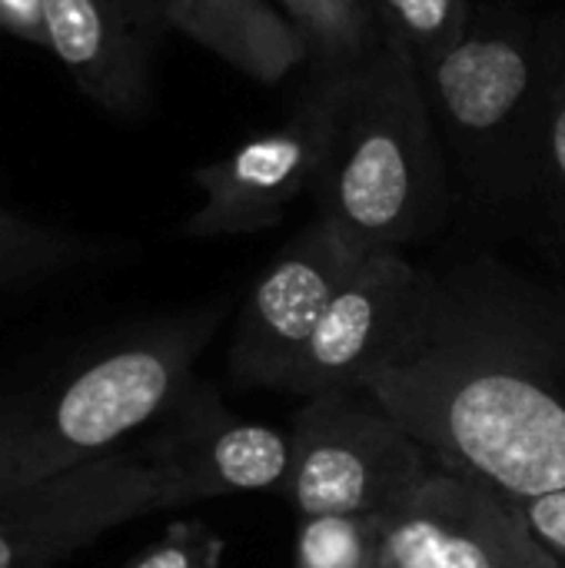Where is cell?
I'll return each mask as SVG.
<instances>
[{
    "mask_svg": "<svg viewBox=\"0 0 565 568\" xmlns=\"http://www.w3.org/2000/svg\"><path fill=\"white\" fill-rule=\"evenodd\" d=\"M316 193L320 213L363 253L400 250L446 210V143L423 70L386 37L363 63L340 70Z\"/></svg>",
    "mask_w": 565,
    "mask_h": 568,
    "instance_id": "6da1fadb",
    "label": "cell"
},
{
    "mask_svg": "<svg viewBox=\"0 0 565 568\" xmlns=\"http://www.w3.org/2000/svg\"><path fill=\"white\" fill-rule=\"evenodd\" d=\"M220 323L216 310L130 329L117 346L0 403V496L110 456L170 409Z\"/></svg>",
    "mask_w": 565,
    "mask_h": 568,
    "instance_id": "7a4b0ae2",
    "label": "cell"
},
{
    "mask_svg": "<svg viewBox=\"0 0 565 568\" xmlns=\"http://www.w3.org/2000/svg\"><path fill=\"white\" fill-rule=\"evenodd\" d=\"M363 393L433 459L509 499L565 489V403L513 366L403 349Z\"/></svg>",
    "mask_w": 565,
    "mask_h": 568,
    "instance_id": "3957f363",
    "label": "cell"
},
{
    "mask_svg": "<svg viewBox=\"0 0 565 568\" xmlns=\"http://www.w3.org/2000/svg\"><path fill=\"white\" fill-rule=\"evenodd\" d=\"M565 63V30L519 0H486L470 33L423 70L446 150L483 196H513L536 176L546 97Z\"/></svg>",
    "mask_w": 565,
    "mask_h": 568,
    "instance_id": "277c9868",
    "label": "cell"
},
{
    "mask_svg": "<svg viewBox=\"0 0 565 568\" xmlns=\"http://www.w3.org/2000/svg\"><path fill=\"white\" fill-rule=\"evenodd\" d=\"M433 466L373 396H313L293 426L290 503L306 516H380L400 503Z\"/></svg>",
    "mask_w": 565,
    "mask_h": 568,
    "instance_id": "5b68a950",
    "label": "cell"
},
{
    "mask_svg": "<svg viewBox=\"0 0 565 568\" xmlns=\"http://www.w3.org/2000/svg\"><path fill=\"white\" fill-rule=\"evenodd\" d=\"M196 503L167 449L150 459L110 453L0 496V568H50L113 526Z\"/></svg>",
    "mask_w": 565,
    "mask_h": 568,
    "instance_id": "8992f818",
    "label": "cell"
},
{
    "mask_svg": "<svg viewBox=\"0 0 565 568\" xmlns=\"http://www.w3.org/2000/svg\"><path fill=\"white\" fill-rule=\"evenodd\" d=\"M373 519L380 568H563L506 493L440 459Z\"/></svg>",
    "mask_w": 565,
    "mask_h": 568,
    "instance_id": "52a82bcc",
    "label": "cell"
},
{
    "mask_svg": "<svg viewBox=\"0 0 565 568\" xmlns=\"http://www.w3.org/2000/svg\"><path fill=\"white\" fill-rule=\"evenodd\" d=\"M340 73H323L300 103L270 130L243 140L223 160L196 166L193 186L203 193L200 210L183 223V236H250L276 226L290 203L303 196L326 163Z\"/></svg>",
    "mask_w": 565,
    "mask_h": 568,
    "instance_id": "ba28073f",
    "label": "cell"
},
{
    "mask_svg": "<svg viewBox=\"0 0 565 568\" xmlns=\"http://www.w3.org/2000/svg\"><path fill=\"white\" fill-rule=\"evenodd\" d=\"M363 253L330 216H316L250 286L230 346L240 386H290V376Z\"/></svg>",
    "mask_w": 565,
    "mask_h": 568,
    "instance_id": "9c48e42d",
    "label": "cell"
},
{
    "mask_svg": "<svg viewBox=\"0 0 565 568\" xmlns=\"http://www.w3.org/2000/svg\"><path fill=\"white\" fill-rule=\"evenodd\" d=\"M430 300L433 280L400 250L370 253L330 303L286 389L303 393L306 399L363 393L373 373L420 336Z\"/></svg>",
    "mask_w": 565,
    "mask_h": 568,
    "instance_id": "30bf717a",
    "label": "cell"
},
{
    "mask_svg": "<svg viewBox=\"0 0 565 568\" xmlns=\"http://www.w3.org/2000/svg\"><path fill=\"white\" fill-rule=\"evenodd\" d=\"M47 50L83 97L117 116L150 103L170 0H43Z\"/></svg>",
    "mask_w": 565,
    "mask_h": 568,
    "instance_id": "8fae6325",
    "label": "cell"
},
{
    "mask_svg": "<svg viewBox=\"0 0 565 568\" xmlns=\"http://www.w3.org/2000/svg\"><path fill=\"white\" fill-rule=\"evenodd\" d=\"M170 27L256 83H283L310 60L276 0H170Z\"/></svg>",
    "mask_w": 565,
    "mask_h": 568,
    "instance_id": "7c38bea8",
    "label": "cell"
},
{
    "mask_svg": "<svg viewBox=\"0 0 565 568\" xmlns=\"http://www.w3.org/2000/svg\"><path fill=\"white\" fill-rule=\"evenodd\" d=\"M196 499L226 493H276L290 486L293 439L256 423L190 429L163 443Z\"/></svg>",
    "mask_w": 565,
    "mask_h": 568,
    "instance_id": "4fadbf2b",
    "label": "cell"
},
{
    "mask_svg": "<svg viewBox=\"0 0 565 568\" xmlns=\"http://www.w3.org/2000/svg\"><path fill=\"white\" fill-rule=\"evenodd\" d=\"M276 7L303 33L310 60L323 73L350 70L383 43V30L366 0H276Z\"/></svg>",
    "mask_w": 565,
    "mask_h": 568,
    "instance_id": "5bb4252c",
    "label": "cell"
},
{
    "mask_svg": "<svg viewBox=\"0 0 565 568\" xmlns=\"http://www.w3.org/2000/svg\"><path fill=\"white\" fill-rule=\"evenodd\" d=\"M386 40L403 47L420 70L446 57L473 27L483 0H366Z\"/></svg>",
    "mask_w": 565,
    "mask_h": 568,
    "instance_id": "9a60e30c",
    "label": "cell"
},
{
    "mask_svg": "<svg viewBox=\"0 0 565 568\" xmlns=\"http://www.w3.org/2000/svg\"><path fill=\"white\" fill-rule=\"evenodd\" d=\"M90 253L70 233L53 226H40L0 206V286H20L33 280H47Z\"/></svg>",
    "mask_w": 565,
    "mask_h": 568,
    "instance_id": "2e32d148",
    "label": "cell"
},
{
    "mask_svg": "<svg viewBox=\"0 0 565 568\" xmlns=\"http://www.w3.org/2000/svg\"><path fill=\"white\" fill-rule=\"evenodd\" d=\"M293 568H380L373 516H306L296 532Z\"/></svg>",
    "mask_w": 565,
    "mask_h": 568,
    "instance_id": "e0dca14e",
    "label": "cell"
},
{
    "mask_svg": "<svg viewBox=\"0 0 565 568\" xmlns=\"http://www.w3.org/2000/svg\"><path fill=\"white\" fill-rule=\"evenodd\" d=\"M223 539L200 523H173L167 536L127 568H216Z\"/></svg>",
    "mask_w": 565,
    "mask_h": 568,
    "instance_id": "ac0fdd59",
    "label": "cell"
},
{
    "mask_svg": "<svg viewBox=\"0 0 565 568\" xmlns=\"http://www.w3.org/2000/svg\"><path fill=\"white\" fill-rule=\"evenodd\" d=\"M536 176L549 186V193L565 210V63L546 97L539 150H536Z\"/></svg>",
    "mask_w": 565,
    "mask_h": 568,
    "instance_id": "d6986e66",
    "label": "cell"
},
{
    "mask_svg": "<svg viewBox=\"0 0 565 568\" xmlns=\"http://www.w3.org/2000/svg\"><path fill=\"white\" fill-rule=\"evenodd\" d=\"M519 506V513L526 516L533 536L543 542V549L549 556L559 559L565 568V489L536 496V499H513Z\"/></svg>",
    "mask_w": 565,
    "mask_h": 568,
    "instance_id": "ffe728a7",
    "label": "cell"
},
{
    "mask_svg": "<svg viewBox=\"0 0 565 568\" xmlns=\"http://www.w3.org/2000/svg\"><path fill=\"white\" fill-rule=\"evenodd\" d=\"M0 30L27 43L47 47L43 30V0H0Z\"/></svg>",
    "mask_w": 565,
    "mask_h": 568,
    "instance_id": "44dd1931",
    "label": "cell"
},
{
    "mask_svg": "<svg viewBox=\"0 0 565 568\" xmlns=\"http://www.w3.org/2000/svg\"><path fill=\"white\" fill-rule=\"evenodd\" d=\"M483 3H486V0H483Z\"/></svg>",
    "mask_w": 565,
    "mask_h": 568,
    "instance_id": "7402d4cb",
    "label": "cell"
}]
</instances>
